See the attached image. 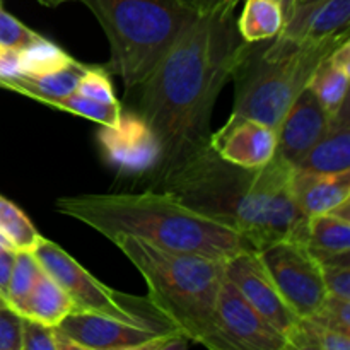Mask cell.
Listing matches in <instances>:
<instances>
[{
    "label": "cell",
    "mask_w": 350,
    "mask_h": 350,
    "mask_svg": "<svg viewBox=\"0 0 350 350\" xmlns=\"http://www.w3.org/2000/svg\"><path fill=\"white\" fill-rule=\"evenodd\" d=\"M0 250H14L12 243L7 239V236L3 234L2 231H0ZM14 252H16V250H14Z\"/></svg>",
    "instance_id": "cell-37"
},
{
    "label": "cell",
    "mask_w": 350,
    "mask_h": 350,
    "mask_svg": "<svg viewBox=\"0 0 350 350\" xmlns=\"http://www.w3.org/2000/svg\"><path fill=\"white\" fill-rule=\"evenodd\" d=\"M2 308H9V304H7V301L3 299V297H0V310H2Z\"/></svg>",
    "instance_id": "cell-41"
},
{
    "label": "cell",
    "mask_w": 350,
    "mask_h": 350,
    "mask_svg": "<svg viewBox=\"0 0 350 350\" xmlns=\"http://www.w3.org/2000/svg\"><path fill=\"white\" fill-rule=\"evenodd\" d=\"M57 211L108 239L129 234L171 252L217 260H229L255 250L234 228L190 207L176 195L161 188L139 193L62 197L57 200Z\"/></svg>",
    "instance_id": "cell-3"
},
{
    "label": "cell",
    "mask_w": 350,
    "mask_h": 350,
    "mask_svg": "<svg viewBox=\"0 0 350 350\" xmlns=\"http://www.w3.org/2000/svg\"><path fill=\"white\" fill-rule=\"evenodd\" d=\"M211 147L228 163L243 167H260L277 152V130L243 116L228 122L211 135Z\"/></svg>",
    "instance_id": "cell-13"
},
{
    "label": "cell",
    "mask_w": 350,
    "mask_h": 350,
    "mask_svg": "<svg viewBox=\"0 0 350 350\" xmlns=\"http://www.w3.org/2000/svg\"><path fill=\"white\" fill-rule=\"evenodd\" d=\"M109 241L144 277L150 303L191 342L215 350V304L228 260L171 252L129 234Z\"/></svg>",
    "instance_id": "cell-4"
},
{
    "label": "cell",
    "mask_w": 350,
    "mask_h": 350,
    "mask_svg": "<svg viewBox=\"0 0 350 350\" xmlns=\"http://www.w3.org/2000/svg\"><path fill=\"white\" fill-rule=\"evenodd\" d=\"M243 43L234 12L195 14L139 85V115L161 146L154 181L211 146L217 96L231 81Z\"/></svg>",
    "instance_id": "cell-1"
},
{
    "label": "cell",
    "mask_w": 350,
    "mask_h": 350,
    "mask_svg": "<svg viewBox=\"0 0 350 350\" xmlns=\"http://www.w3.org/2000/svg\"><path fill=\"white\" fill-rule=\"evenodd\" d=\"M349 21L350 0H325L310 5H294L279 34L296 43L320 41L349 31Z\"/></svg>",
    "instance_id": "cell-15"
},
{
    "label": "cell",
    "mask_w": 350,
    "mask_h": 350,
    "mask_svg": "<svg viewBox=\"0 0 350 350\" xmlns=\"http://www.w3.org/2000/svg\"><path fill=\"white\" fill-rule=\"evenodd\" d=\"M55 328L72 349L81 350H157L167 337L181 334L125 323L84 311H72Z\"/></svg>",
    "instance_id": "cell-10"
},
{
    "label": "cell",
    "mask_w": 350,
    "mask_h": 350,
    "mask_svg": "<svg viewBox=\"0 0 350 350\" xmlns=\"http://www.w3.org/2000/svg\"><path fill=\"white\" fill-rule=\"evenodd\" d=\"M320 2H325V0H294V5H310V3H320Z\"/></svg>",
    "instance_id": "cell-40"
},
{
    "label": "cell",
    "mask_w": 350,
    "mask_h": 350,
    "mask_svg": "<svg viewBox=\"0 0 350 350\" xmlns=\"http://www.w3.org/2000/svg\"><path fill=\"white\" fill-rule=\"evenodd\" d=\"M293 197L304 217L328 214L350 198V171L317 173L294 170Z\"/></svg>",
    "instance_id": "cell-16"
},
{
    "label": "cell",
    "mask_w": 350,
    "mask_h": 350,
    "mask_svg": "<svg viewBox=\"0 0 350 350\" xmlns=\"http://www.w3.org/2000/svg\"><path fill=\"white\" fill-rule=\"evenodd\" d=\"M287 342L296 350H350V335L332 330L313 318L297 320L287 334Z\"/></svg>",
    "instance_id": "cell-23"
},
{
    "label": "cell",
    "mask_w": 350,
    "mask_h": 350,
    "mask_svg": "<svg viewBox=\"0 0 350 350\" xmlns=\"http://www.w3.org/2000/svg\"><path fill=\"white\" fill-rule=\"evenodd\" d=\"M226 277L241 293V296L287 338V334L293 330L299 318L282 299L258 252L253 250L229 258L226 262Z\"/></svg>",
    "instance_id": "cell-12"
},
{
    "label": "cell",
    "mask_w": 350,
    "mask_h": 350,
    "mask_svg": "<svg viewBox=\"0 0 350 350\" xmlns=\"http://www.w3.org/2000/svg\"><path fill=\"white\" fill-rule=\"evenodd\" d=\"M21 350H60V340L55 327L23 318Z\"/></svg>",
    "instance_id": "cell-28"
},
{
    "label": "cell",
    "mask_w": 350,
    "mask_h": 350,
    "mask_svg": "<svg viewBox=\"0 0 350 350\" xmlns=\"http://www.w3.org/2000/svg\"><path fill=\"white\" fill-rule=\"evenodd\" d=\"M40 3H43L44 7H58L65 2H70V0H38Z\"/></svg>",
    "instance_id": "cell-38"
},
{
    "label": "cell",
    "mask_w": 350,
    "mask_h": 350,
    "mask_svg": "<svg viewBox=\"0 0 350 350\" xmlns=\"http://www.w3.org/2000/svg\"><path fill=\"white\" fill-rule=\"evenodd\" d=\"M180 2L195 14H215L234 12L236 5L241 0H180Z\"/></svg>",
    "instance_id": "cell-34"
},
{
    "label": "cell",
    "mask_w": 350,
    "mask_h": 350,
    "mask_svg": "<svg viewBox=\"0 0 350 350\" xmlns=\"http://www.w3.org/2000/svg\"><path fill=\"white\" fill-rule=\"evenodd\" d=\"M72 311L74 303L70 296L48 273L41 272L31 293L17 310V314L48 327H57Z\"/></svg>",
    "instance_id": "cell-19"
},
{
    "label": "cell",
    "mask_w": 350,
    "mask_h": 350,
    "mask_svg": "<svg viewBox=\"0 0 350 350\" xmlns=\"http://www.w3.org/2000/svg\"><path fill=\"white\" fill-rule=\"evenodd\" d=\"M51 108L62 109V111H68L72 115L82 116L91 122L99 123L105 126H115L120 122L122 116V105L118 103H101L96 99L85 98V96L79 94L77 91L72 94L65 96V98L57 99L51 103Z\"/></svg>",
    "instance_id": "cell-26"
},
{
    "label": "cell",
    "mask_w": 350,
    "mask_h": 350,
    "mask_svg": "<svg viewBox=\"0 0 350 350\" xmlns=\"http://www.w3.org/2000/svg\"><path fill=\"white\" fill-rule=\"evenodd\" d=\"M350 67L340 65L328 55L311 77L308 88L314 92L318 101L328 115H335L349 99Z\"/></svg>",
    "instance_id": "cell-22"
},
{
    "label": "cell",
    "mask_w": 350,
    "mask_h": 350,
    "mask_svg": "<svg viewBox=\"0 0 350 350\" xmlns=\"http://www.w3.org/2000/svg\"><path fill=\"white\" fill-rule=\"evenodd\" d=\"M330 115L310 88L304 89L277 129V154L294 167L327 132Z\"/></svg>",
    "instance_id": "cell-14"
},
{
    "label": "cell",
    "mask_w": 350,
    "mask_h": 350,
    "mask_svg": "<svg viewBox=\"0 0 350 350\" xmlns=\"http://www.w3.org/2000/svg\"><path fill=\"white\" fill-rule=\"evenodd\" d=\"M33 255L43 272L70 296L74 311L99 314L163 332H180L150 303L149 297L129 296L105 286L57 243L43 238Z\"/></svg>",
    "instance_id": "cell-7"
},
{
    "label": "cell",
    "mask_w": 350,
    "mask_h": 350,
    "mask_svg": "<svg viewBox=\"0 0 350 350\" xmlns=\"http://www.w3.org/2000/svg\"><path fill=\"white\" fill-rule=\"evenodd\" d=\"M293 5H294V0H293Z\"/></svg>",
    "instance_id": "cell-42"
},
{
    "label": "cell",
    "mask_w": 350,
    "mask_h": 350,
    "mask_svg": "<svg viewBox=\"0 0 350 350\" xmlns=\"http://www.w3.org/2000/svg\"><path fill=\"white\" fill-rule=\"evenodd\" d=\"M297 170L317 173L350 171V108L349 99L330 116L327 132L303 157Z\"/></svg>",
    "instance_id": "cell-17"
},
{
    "label": "cell",
    "mask_w": 350,
    "mask_h": 350,
    "mask_svg": "<svg viewBox=\"0 0 350 350\" xmlns=\"http://www.w3.org/2000/svg\"><path fill=\"white\" fill-rule=\"evenodd\" d=\"M0 231L12 243L16 252L33 253L43 239L29 217L2 195H0Z\"/></svg>",
    "instance_id": "cell-25"
},
{
    "label": "cell",
    "mask_w": 350,
    "mask_h": 350,
    "mask_svg": "<svg viewBox=\"0 0 350 350\" xmlns=\"http://www.w3.org/2000/svg\"><path fill=\"white\" fill-rule=\"evenodd\" d=\"M328 296L350 299V265H321Z\"/></svg>",
    "instance_id": "cell-32"
},
{
    "label": "cell",
    "mask_w": 350,
    "mask_h": 350,
    "mask_svg": "<svg viewBox=\"0 0 350 350\" xmlns=\"http://www.w3.org/2000/svg\"><path fill=\"white\" fill-rule=\"evenodd\" d=\"M36 36L38 33L0 7V48L19 51Z\"/></svg>",
    "instance_id": "cell-31"
},
{
    "label": "cell",
    "mask_w": 350,
    "mask_h": 350,
    "mask_svg": "<svg viewBox=\"0 0 350 350\" xmlns=\"http://www.w3.org/2000/svg\"><path fill=\"white\" fill-rule=\"evenodd\" d=\"M21 68L26 75H44L67 67L75 60L64 48L38 34L31 43L19 50Z\"/></svg>",
    "instance_id": "cell-24"
},
{
    "label": "cell",
    "mask_w": 350,
    "mask_h": 350,
    "mask_svg": "<svg viewBox=\"0 0 350 350\" xmlns=\"http://www.w3.org/2000/svg\"><path fill=\"white\" fill-rule=\"evenodd\" d=\"M258 255L291 311L299 320L313 317L328 293L320 262L306 243L284 239L260 250Z\"/></svg>",
    "instance_id": "cell-8"
},
{
    "label": "cell",
    "mask_w": 350,
    "mask_h": 350,
    "mask_svg": "<svg viewBox=\"0 0 350 350\" xmlns=\"http://www.w3.org/2000/svg\"><path fill=\"white\" fill-rule=\"evenodd\" d=\"M99 146L106 161L129 176H154L161 164V146L139 113H123L115 126L101 125Z\"/></svg>",
    "instance_id": "cell-11"
},
{
    "label": "cell",
    "mask_w": 350,
    "mask_h": 350,
    "mask_svg": "<svg viewBox=\"0 0 350 350\" xmlns=\"http://www.w3.org/2000/svg\"><path fill=\"white\" fill-rule=\"evenodd\" d=\"M294 170L277 152L260 167L236 166L208 146L156 183L190 207L234 228L260 252L284 239L304 241L306 217L293 197Z\"/></svg>",
    "instance_id": "cell-2"
},
{
    "label": "cell",
    "mask_w": 350,
    "mask_h": 350,
    "mask_svg": "<svg viewBox=\"0 0 350 350\" xmlns=\"http://www.w3.org/2000/svg\"><path fill=\"white\" fill-rule=\"evenodd\" d=\"M280 3H282V9H284V16L287 17V14L293 10V0H279Z\"/></svg>",
    "instance_id": "cell-39"
},
{
    "label": "cell",
    "mask_w": 350,
    "mask_h": 350,
    "mask_svg": "<svg viewBox=\"0 0 350 350\" xmlns=\"http://www.w3.org/2000/svg\"><path fill=\"white\" fill-rule=\"evenodd\" d=\"M85 70H88V65L74 60L67 67L60 68L57 72H50V74L44 75L24 74L21 77L14 79V81L3 82V84H0V88L21 92V94L29 96V98L50 106L57 99H62L77 91L79 81H81Z\"/></svg>",
    "instance_id": "cell-18"
},
{
    "label": "cell",
    "mask_w": 350,
    "mask_h": 350,
    "mask_svg": "<svg viewBox=\"0 0 350 350\" xmlns=\"http://www.w3.org/2000/svg\"><path fill=\"white\" fill-rule=\"evenodd\" d=\"M14 258H16L14 250H0V297H3L5 301L7 293H9L10 275H12Z\"/></svg>",
    "instance_id": "cell-36"
},
{
    "label": "cell",
    "mask_w": 350,
    "mask_h": 350,
    "mask_svg": "<svg viewBox=\"0 0 350 350\" xmlns=\"http://www.w3.org/2000/svg\"><path fill=\"white\" fill-rule=\"evenodd\" d=\"M345 40L349 31L303 43L280 34L272 40L243 43L231 74L234 82L231 115L256 120L277 130L321 62Z\"/></svg>",
    "instance_id": "cell-5"
},
{
    "label": "cell",
    "mask_w": 350,
    "mask_h": 350,
    "mask_svg": "<svg viewBox=\"0 0 350 350\" xmlns=\"http://www.w3.org/2000/svg\"><path fill=\"white\" fill-rule=\"evenodd\" d=\"M310 318L325 325V327L332 328V330L350 335V299L327 296L320 310Z\"/></svg>",
    "instance_id": "cell-30"
},
{
    "label": "cell",
    "mask_w": 350,
    "mask_h": 350,
    "mask_svg": "<svg viewBox=\"0 0 350 350\" xmlns=\"http://www.w3.org/2000/svg\"><path fill=\"white\" fill-rule=\"evenodd\" d=\"M108 36L106 72L122 77L129 91L139 88L176 41L195 12L180 0H81Z\"/></svg>",
    "instance_id": "cell-6"
},
{
    "label": "cell",
    "mask_w": 350,
    "mask_h": 350,
    "mask_svg": "<svg viewBox=\"0 0 350 350\" xmlns=\"http://www.w3.org/2000/svg\"><path fill=\"white\" fill-rule=\"evenodd\" d=\"M304 243L317 258L350 252V222L330 214L306 217Z\"/></svg>",
    "instance_id": "cell-21"
},
{
    "label": "cell",
    "mask_w": 350,
    "mask_h": 350,
    "mask_svg": "<svg viewBox=\"0 0 350 350\" xmlns=\"http://www.w3.org/2000/svg\"><path fill=\"white\" fill-rule=\"evenodd\" d=\"M41 272H43V269L40 267L38 260L34 258L33 253L16 252L12 275H10L9 282V293H7V303H9L10 310L17 313V310L24 303L27 294L31 293Z\"/></svg>",
    "instance_id": "cell-27"
},
{
    "label": "cell",
    "mask_w": 350,
    "mask_h": 350,
    "mask_svg": "<svg viewBox=\"0 0 350 350\" xmlns=\"http://www.w3.org/2000/svg\"><path fill=\"white\" fill-rule=\"evenodd\" d=\"M23 317L10 308L0 310V350H21Z\"/></svg>",
    "instance_id": "cell-33"
},
{
    "label": "cell",
    "mask_w": 350,
    "mask_h": 350,
    "mask_svg": "<svg viewBox=\"0 0 350 350\" xmlns=\"http://www.w3.org/2000/svg\"><path fill=\"white\" fill-rule=\"evenodd\" d=\"M286 16L279 0H245L236 27L245 43L272 40L282 31Z\"/></svg>",
    "instance_id": "cell-20"
},
{
    "label": "cell",
    "mask_w": 350,
    "mask_h": 350,
    "mask_svg": "<svg viewBox=\"0 0 350 350\" xmlns=\"http://www.w3.org/2000/svg\"><path fill=\"white\" fill-rule=\"evenodd\" d=\"M21 75H24V72L21 68L19 51L0 48V84L7 81H14Z\"/></svg>",
    "instance_id": "cell-35"
},
{
    "label": "cell",
    "mask_w": 350,
    "mask_h": 350,
    "mask_svg": "<svg viewBox=\"0 0 350 350\" xmlns=\"http://www.w3.org/2000/svg\"><path fill=\"white\" fill-rule=\"evenodd\" d=\"M79 94L101 103H118L106 68L88 67L77 85Z\"/></svg>",
    "instance_id": "cell-29"
},
{
    "label": "cell",
    "mask_w": 350,
    "mask_h": 350,
    "mask_svg": "<svg viewBox=\"0 0 350 350\" xmlns=\"http://www.w3.org/2000/svg\"><path fill=\"white\" fill-rule=\"evenodd\" d=\"M215 350H289L286 335L267 321L224 277L215 304Z\"/></svg>",
    "instance_id": "cell-9"
}]
</instances>
